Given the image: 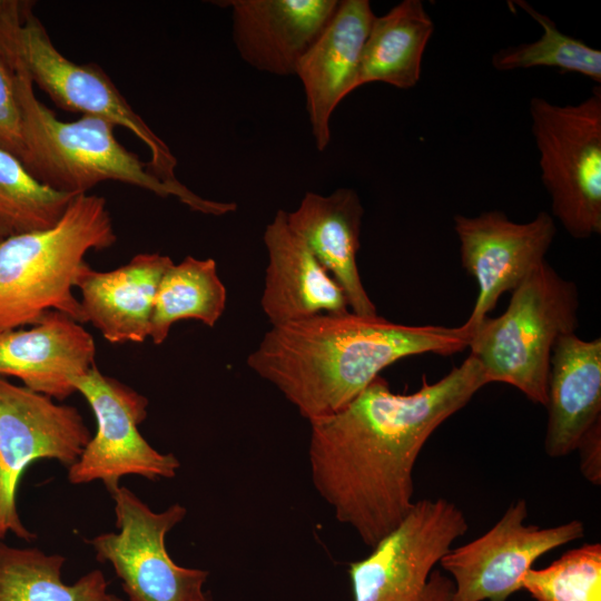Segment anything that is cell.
<instances>
[{
	"mask_svg": "<svg viewBox=\"0 0 601 601\" xmlns=\"http://www.w3.org/2000/svg\"><path fill=\"white\" fill-rule=\"evenodd\" d=\"M91 436L77 407L0 376V540L9 532L26 541L36 538L17 511V489L26 469L40 459L70 467Z\"/></svg>",
	"mask_w": 601,
	"mask_h": 601,
	"instance_id": "obj_10",
	"label": "cell"
},
{
	"mask_svg": "<svg viewBox=\"0 0 601 601\" xmlns=\"http://www.w3.org/2000/svg\"><path fill=\"white\" fill-rule=\"evenodd\" d=\"M65 561L60 554L13 548L0 541V601H110L108 582L100 570L65 584Z\"/></svg>",
	"mask_w": 601,
	"mask_h": 601,
	"instance_id": "obj_23",
	"label": "cell"
},
{
	"mask_svg": "<svg viewBox=\"0 0 601 601\" xmlns=\"http://www.w3.org/2000/svg\"><path fill=\"white\" fill-rule=\"evenodd\" d=\"M95 356L91 334L62 312L46 313L28 329L0 331V376L53 400L76 393L73 381L96 365Z\"/></svg>",
	"mask_w": 601,
	"mask_h": 601,
	"instance_id": "obj_15",
	"label": "cell"
},
{
	"mask_svg": "<svg viewBox=\"0 0 601 601\" xmlns=\"http://www.w3.org/2000/svg\"><path fill=\"white\" fill-rule=\"evenodd\" d=\"M542 28V35L532 42L497 50L491 59L499 71L534 67L558 68L580 73L598 86L601 83V51L560 31L549 17L525 1H514Z\"/></svg>",
	"mask_w": 601,
	"mask_h": 601,
	"instance_id": "obj_25",
	"label": "cell"
},
{
	"mask_svg": "<svg viewBox=\"0 0 601 601\" xmlns=\"http://www.w3.org/2000/svg\"><path fill=\"white\" fill-rule=\"evenodd\" d=\"M580 470L587 481L601 483V420L594 423L580 439Z\"/></svg>",
	"mask_w": 601,
	"mask_h": 601,
	"instance_id": "obj_28",
	"label": "cell"
},
{
	"mask_svg": "<svg viewBox=\"0 0 601 601\" xmlns=\"http://www.w3.org/2000/svg\"><path fill=\"white\" fill-rule=\"evenodd\" d=\"M368 0H342L333 17L297 63L316 148L331 141L329 121L338 104L355 90L363 48L375 19Z\"/></svg>",
	"mask_w": 601,
	"mask_h": 601,
	"instance_id": "obj_14",
	"label": "cell"
},
{
	"mask_svg": "<svg viewBox=\"0 0 601 601\" xmlns=\"http://www.w3.org/2000/svg\"><path fill=\"white\" fill-rule=\"evenodd\" d=\"M173 263L159 253L137 254L108 272H98L85 263L75 282L85 322L110 343L144 342L149 337L159 282Z\"/></svg>",
	"mask_w": 601,
	"mask_h": 601,
	"instance_id": "obj_18",
	"label": "cell"
},
{
	"mask_svg": "<svg viewBox=\"0 0 601 601\" xmlns=\"http://www.w3.org/2000/svg\"><path fill=\"white\" fill-rule=\"evenodd\" d=\"M263 240L268 265L260 304L272 326L349 311L341 286L288 226L287 211L275 214Z\"/></svg>",
	"mask_w": 601,
	"mask_h": 601,
	"instance_id": "obj_17",
	"label": "cell"
},
{
	"mask_svg": "<svg viewBox=\"0 0 601 601\" xmlns=\"http://www.w3.org/2000/svg\"><path fill=\"white\" fill-rule=\"evenodd\" d=\"M434 22L421 0H403L375 17L366 38L355 89L384 82L398 89L416 86Z\"/></svg>",
	"mask_w": 601,
	"mask_h": 601,
	"instance_id": "obj_21",
	"label": "cell"
},
{
	"mask_svg": "<svg viewBox=\"0 0 601 601\" xmlns=\"http://www.w3.org/2000/svg\"><path fill=\"white\" fill-rule=\"evenodd\" d=\"M467 529L454 503L415 501L368 555L348 564L353 601H452L454 583L435 566Z\"/></svg>",
	"mask_w": 601,
	"mask_h": 601,
	"instance_id": "obj_8",
	"label": "cell"
},
{
	"mask_svg": "<svg viewBox=\"0 0 601 601\" xmlns=\"http://www.w3.org/2000/svg\"><path fill=\"white\" fill-rule=\"evenodd\" d=\"M453 223L462 267L479 287L464 323L474 332L504 293L515 289L545 262L556 234L555 219L542 210L530 221L516 223L495 209L472 217L455 215Z\"/></svg>",
	"mask_w": 601,
	"mask_h": 601,
	"instance_id": "obj_13",
	"label": "cell"
},
{
	"mask_svg": "<svg viewBox=\"0 0 601 601\" xmlns=\"http://www.w3.org/2000/svg\"><path fill=\"white\" fill-rule=\"evenodd\" d=\"M33 8L30 0H0V57L6 63L26 72L57 107L101 117L131 131L149 150V170L177 191L179 201L191 210L201 209L204 198L177 179V159L165 141L99 66L76 63L55 47Z\"/></svg>",
	"mask_w": 601,
	"mask_h": 601,
	"instance_id": "obj_4",
	"label": "cell"
},
{
	"mask_svg": "<svg viewBox=\"0 0 601 601\" xmlns=\"http://www.w3.org/2000/svg\"><path fill=\"white\" fill-rule=\"evenodd\" d=\"M531 131L552 217L575 239L601 234V88L582 101H530Z\"/></svg>",
	"mask_w": 601,
	"mask_h": 601,
	"instance_id": "obj_7",
	"label": "cell"
},
{
	"mask_svg": "<svg viewBox=\"0 0 601 601\" xmlns=\"http://www.w3.org/2000/svg\"><path fill=\"white\" fill-rule=\"evenodd\" d=\"M117 240L104 197L77 195L52 228L0 240V331L33 325L50 312L85 323L72 293L89 250Z\"/></svg>",
	"mask_w": 601,
	"mask_h": 601,
	"instance_id": "obj_3",
	"label": "cell"
},
{
	"mask_svg": "<svg viewBox=\"0 0 601 601\" xmlns=\"http://www.w3.org/2000/svg\"><path fill=\"white\" fill-rule=\"evenodd\" d=\"M76 196L40 183L0 149V240L55 227Z\"/></svg>",
	"mask_w": 601,
	"mask_h": 601,
	"instance_id": "obj_24",
	"label": "cell"
},
{
	"mask_svg": "<svg viewBox=\"0 0 601 601\" xmlns=\"http://www.w3.org/2000/svg\"><path fill=\"white\" fill-rule=\"evenodd\" d=\"M97 422V431L79 459L68 467V481L86 484L100 481L111 494L125 475L150 481L173 479L180 467L173 453H160L140 434L148 414V400L128 385L102 374L93 365L73 381Z\"/></svg>",
	"mask_w": 601,
	"mask_h": 601,
	"instance_id": "obj_11",
	"label": "cell"
},
{
	"mask_svg": "<svg viewBox=\"0 0 601 601\" xmlns=\"http://www.w3.org/2000/svg\"><path fill=\"white\" fill-rule=\"evenodd\" d=\"M227 300L226 287L213 258L185 257L164 273L154 300L149 337L160 345L171 326L183 319H196L214 327Z\"/></svg>",
	"mask_w": 601,
	"mask_h": 601,
	"instance_id": "obj_22",
	"label": "cell"
},
{
	"mask_svg": "<svg viewBox=\"0 0 601 601\" xmlns=\"http://www.w3.org/2000/svg\"><path fill=\"white\" fill-rule=\"evenodd\" d=\"M16 73L21 109L23 151L20 161L40 183L80 195L107 180L129 184L159 197L177 191L156 177L139 157L116 138V126L105 118L82 115L62 121L33 92L22 70Z\"/></svg>",
	"mask_w": 601,
	"mask_h": 601,
	"instance_id": "obj_6",
	"label": "cell"
},
{
	"mask_svg": "<svg viewBox=\"0 0 601 601\" xmlns=\"http://www.w3.org/2000/svg\"><path fill=\"white\" fill-rule=\"evenodd\" d=\"M544 449L561 457L575 451L582 435L601 420V338L575 333L555 342L548 374Z\"/></svg>",
	"mask_w": 601,
	"mask_h": 601,
	"instance_id": "obj_20",
	"label": "cell"
},
{
	"mask_svg": "<svg viewBox=\"0 0 601 601\" xmlns=\"http://www.w3.org/2000/svg\"><path fill=\"white\" fill-rule=\"evenodd\" d=\"M473 331L394 323L352 311L319 314L272 326L247 365L274 385L308 421L337 413L388 365L469 347Z\"/></svg>",
	"mask_w": 601,
	"mask_h": 601,
	"instance_id": "obj_2",
	"label": "cell"
},
{
	"mask_svg": "<svg viewBox=\"0 0 601 601\" xmlns=\"http://www.w3.org/2000/svg\"><path fill=\"white\" fill-rule=\"evenodd\" d=\"M363 215L357 193L339 188L327 196L306 193L298 207L287 213V223L341 286L351 311L377 315L357 267Z\"/></svg>",
	"mask_w": 601,
	"mask_h": 601,
	"instance_id": "obj_19",
	"label": "cell"
},
{
	"mask_svg": "<svg viewBox=\"0 0 601 601\" xmlns=\"http://www.w3.org/2000/svg\"><path fill=\"white\" fill-rule=\"evenodd\" d=\"M511 293L505 312L474 329L471 355L489 383L510 384L546 406L551 353L579 325V290L545 260Z\"/></svg>",
	"mask_w": 601,
	"mask_h": 601,
	"instance_id": "obj_5",
	"label": "cell"
},
{
	"mask_svg": "<svg viewBox=\"0 0 601 601\" xmlns=\"http://www.w3.org/2000/svg\"><path fill=\"white\" fill-rule=\"evenodd\" d=\"M526 518V501L519 499L489 531L442 558L454 583L452 601H508L540 556L584 535L579 520L539 528Z\"/></svg>",
	"mask_w": 601,
	"mask_h": 601,
	"instance_id": "obj_12",
	"label": "cell"
},
{
	"mask_svg": "<svg viewBox=\"0 0 601 601\" xmlns=\"http://www.w3.org/2000/svg\"><path fill=\"white\" fill-rule=\"evenodd\" d=\"M111 496L118 532L86 542L99 562L112 565L129 601H213L204 590L209 572L178 565L166 549V535L186 518V508L174 503L155 512L126 486Z\"/></svg>",
	"mask_w": 601,
	"mask_h": 601,
	"instance_id": "obj_9",
	"label": "cell"
},
{
	"mask_svg": "<svg viewBox=\"0 0 601 601\" xmlns=\"http://www.w3.org/2000/svg\"><path fill=\"white\" fill-rule=\"evenodd\" d=\"M0 149L19 160L23 151L21 109L16 73L0 57Z\"/></svg>",
	"mask_w": 601,
	"mask_h": 601,
	"instance_id": "obj_27",
	"label": "cell"
},
{
	"mask_svg": "<svg viewBox=\"0 0 601 601\" xmlns=\"http://www.w3.org/2000/svg\"><path fill=\"white\" fill-rule=\"evenodd\" d=\"M522 590L535 601H601V544L584 543L548 566L531 568Z\"/></svg>",
	"mask_w": 601,
	"mask_h": 601,
	"instance_id": "obj_26",
	"label": "cell"
},
{
	"mask_svg": "<svg viewBox=\"0 0 601 601\" xmlns=\"http://www.w3.org/2000/svg\"><path fill=\"white\" fill-rule=\"evenodd\" d=\"M338 0H230L233 37L253 68L295 76L298 61L326 27Z\"/></svg>",
	"mask_w": 601,
	"mask_h": 601,
	"instance_id": "obj_16",
	"label": "cell"
},
{
	"mask_svg": "<svg viewBox=\"0 0 601 601\" xmlns=\"http://www.w3.org/2000/svg\"><path fill=\"white\" fill-rule=\"evenodd\" d=\"M110 601H125L121 598L117 597L116 594L110 595Z\"/></svg>",
	"mask_w": 601,
	"mask_h": 601,
	"instance_id": "obj_29",
	"label": "cell"
},
{
	"mask_svg": "<svg viewBox=\"0 0 601 601\" xmlns=\"http://www.w3.org/2000/svg\"><path fill=\"white\" fill-rule=\"evenodd\" d=\"M486 384L470 354L435 383L423 376L410 394L392 392L380 375L343 410L308 421L312 482L335 519L370 548L394 530L415 502L423 446Z\"/></svg>",
	"mask_w": 601,
	"mask_h": 601,
	"instance_id": "obj_1",
	"label": "cell"
}]
</instances>
